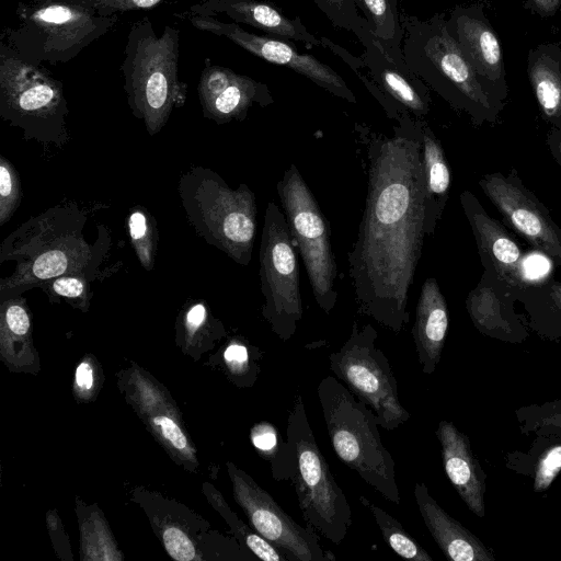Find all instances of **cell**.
Masks as SVG:
<instances>
[{
	"instance_id": "60d3db41",
	"label": "cell",
	"mask_w": 561,
	"mask_h": 561,
	"mask_svg": "<svg viewBox=\"0 0 561 561\" xmlns=\"http://www.w3.org/2000/svg\"><path fill=\"white\" fill-rule=\"evenodd\" d=\"M551 157L561 167V125L552 127L546 139Z\"/></svg>"
},
{
	"instance_id": "4316f807",
	"label": "cell",
	"mask_w": 561,
	"mask_h": 561,
	"mask_svg": "<svg viewBox=\"0 0 561 561\" xmlns=\"http://www.w3.org/2000/svg\"><path fill=\"white\" fill-rule=\"evenodd\" d=\"M375 38L387 55L404 71H410L402 53L403 31L398 0H359Z\"/></svg>"
},
{
	"instance_id": "2e32d148",
	"label": "cell",
	"mask_w": 561,
	"mask_h": 561,
	"mask_svg": "<svg viewBox=\"0 0 561 561\" xmlns=\"http://www.w3.org/2000/svg\"><path fill=\"white\" fill-rule=\"evenodd\" d=\"M364 47L360 59L379 89V102L387 115L396 119L409 112L415 118L424 119L430 111V94L424 82L411 71L402 70L385 51L375 38L365 16L353 32Z\"/></svg>"
},
{
	"instance_id": "603a6c76",
	"label": "cell",
	"mask_w": 561,
	"mask_h": 561,
	"mask_svg": "<svg viewBox=\"0 0 561 561\" xmlns=\"http://www.w3.org/2000/svg\"><path fill=\"white\" fill-rule=\"evenodd\" d=\"M449 314L446 299L436 278L428 277L421 287L412 337L422 371L431 375L440 360Z\"/></svg>"
},
{
	"instance_id": "30bf717a",
	"label": "cell",
	"mask_w": 561,
	"mask_h": 561,
	"mask_svg": "<svg viewBox=\"0 0 561 561\" xmlns=\"http://www.w3.org/2000/svg\"><path fill=\"white\" fill-rule=\"evenodd\" d=\"M276 191L316 302L329 314L337 302V265L331 245L330 224L296 164L291 163L285 171Z\"/></svg>"
},
{
	"instance_id": "e575fe53",
	"label": "cell",
	"mask_w": 561,
	"mask_h": 561,
	"mask_svg": "<svg viewBox=\"0 0 561 561\" xmlns=\"http://www.w3.org/2000/svg\"><path fill=\"white\" fill-rule=\"evenodd\" d=\"M191 0H95V7L102 15H113L121 12L151 10L167 3H179Z\"/></svg>"
},
{
	"instance_id": "9c48e42d",
	"label": "cell",
	"mask_w": 561,
	"mask_h": 561,
	"mask_svg": "<svg viewBox=\"0 0 561 561\" xmlns=\"http://www.w3.org/2000/svg\"><path fill=\"white\" fill-rule=\"evenodd\" d=\"M286 438L295 453L290 481L302 518L319 535L341 545L352 525L351 506L316 442L299 393L287 417Z\"/></svg>"
},
{
	"instance_id": "484cf974",
	"label": "cell",
	"mask_w": 561,
	"mask_h": 561,
	"mask_svg": "<svg viewBox=\"0 0 561 561\" xmlns=\"http://www.w3.org/2000/svg\"><path fill=\"white\" fill-rule=\"evenodd\" d=\"M523 304L536 329L561 335V282L553 278H531L518 290Z\"/></svg>"
},
{
	"instance_id": "f35d334b",
	"label": "cell",
	"mask_w": 561,
	"mask_h": 561,
	"mask_svg": "<svg viewBox=\"0 0 561 561\" xmlns=\"http://www.w3.org/2000/svg\"><path fill=\"white\" fill-rule=\"evenodd\" d=\"M225 360L234 373H243L250 369V351L241 342L230 343L224 353Z\"/></svg>"
},
{
	"instance_id": "1f68e13d",
	"label": "cell",
	"mask_w": 561,
	"mask_h": 561,
	"mask_svg": "<svg viewBox=\"0 0 561 561\" xmlns=\"http://www.w3.org/2000/svg\"><path fill=\"white\" fill-rule=\"evenodd\" d=\"M21 202L19 173L4 157L0 158V225L9 221Z\"/></svg>"
},
{
	"instance_id": "44dd1931",
	"label": "cell",
	"mask_w": 561,
	"mask_h": 561,
	"mask_svg": "<svg viewBox=\"0 0 561 561\" xmlns=\"http://www.w3.org/2000/svg\"><path fill=\"white\" fill-rule=\"evenodd\" d=\"M445 473L467 507L484 517V473L472 454L469 438L453 422L442 420L435 432Z\"/></svg>"
},
{
	"instance_id": "cb8c5ba5",
	"label": "cell",
	"mask_w": 561,
	"mask_h": 561,
	"mask_svg": "<svg viewBox=\"0 0 561 561\" xmlns=\"http://www.w3.org/2000/svg\"><path fill=\"white\" fill-rule=\"evenodd\" d=\"M447 26L477 75L499 81L503 71L502 49L492 30L463 10L455 11Z\"/></svg>"
},
{
	"instance_id": "8992f818",
	"label": "cell",
	"mask_w": 561,
	"mask_h": 561,
	"mask_svg": "<svg viewBox=\"0 0 561 561\" xmlns=\"http://www.w3.org/2000/svg\"><path fill=\"white\" fill-rule=\"evenodd\" d=\"M329 439L336 457L385 500L401 503L394 460L385 447L373 410L335 376L317 388Z\"/></svg>"
},
{
	"instance_id": "d4e9b609",
	"label": "cell",
	"mask_w": 561,
	"mask_h": 561,
	"mask_svg": "<svg viewBox=\"0 0 561 561\" xmlns=\"http://www.w3.org/2000/svg\"><path fill=\"white\" fill-rule=\"evenodd\" d=\"M421 159L425 193V232L426 236H432L449 197L451 173L439 139L424 119Z\"/></svg>"
},
{
	"instance_id": "4dcf8cb0",
	"label": "cell",
	"mask_w": 561,
	"mask_h": 561,
	"mask_svg": "<svg viewBox=\"0 0 561 561\" xmlns=\"http://www.w3.org/2000/svg\"><path fill=\"white\" fill-rule=\"evenodd\" d=\"M128 232L141 265L150 271L153 267L156 252V232L150 220L141 209L128 217Z\"/></svg>"
},
{
	"instance_id": "74e56055",
	"label": "cell",
	"mask_w": 561,
	"mask_h": 561,
	"mask_svg": "<svg viewBox=\"0 0 561 561\" xmlns=\"http://www.w3.org/2000/svg\"><path fill=\"white\" fill-rule=\"evenodd\" d=\"M3 320L7 329L14 335L23 336L30 330L28 313L18 300H10L4 305Z\"/></svg>"
},
{
	"instance_id": "d6a6232c",
	"label": "cell",
	"mask_w": 561,
	"mask_h": 561,
	"mask_svg": "<svg viewBox=\"0 0 561 561\" xmlns=\"http://www.w3.org/2000/svg\"><path fill=\"white\" fill-rule=\"evenodd\" d=\"M335 26L354 32L363 15L359 14V0H311Z\"/></svg>"
},
{
	"instance_id": "e0dca14e",
	"label": "cell",
	"mask_w": 561,
	"mask_h": 561,
	"mask_svg": "<svg viewBox=\"0 0 561 561\" xmlns=\"http://www.w3.org/2000/svg\"><path fill=\"white\" fill-rule=\"evenodd\" d=\"M460 205L476 239L483 268L494 271L511 286L525 287L531 277L527 256L515 237L488 214L470 191L461 192Z\"/></svg>"
},
{
	"instance_id": "f1b7e54d",
	"label": "cell",
	"mask_w": 561,
	"mask_h": 561,
	"mask_svg": "<svg viewBox=\"0 0 561 561\" xmlns=\"http://www.w3.org/2000/svg\"><path fill=\"white\" fill-rule=\"evenodd\" d=\"M359 501L371 513L385 542L394 553L408 560L433 561L428 552L405 531L393 516L365 496H359Z\"/></svg>"
},
{
	"instance_id": "8fae6325",
	"label": "cell",
	"mask_w": 561,
	"mask_h": 561,
	"mask_svg": "<svg viewBox=\"0 0 561 561\" xmlns=\"http://www.w3.org/2000/svg\"><path fill=\"white\" fill-rule=\"evenodd\" d=\"M377 337L371 324L354 321L348 339L329 356L330 370L373 410L379 426L392 431L411 415L401 404L391 364L376 346Z\"/></svg>"
},
{
	"instance_id": "ab89813d",
	"label": "cell",
	"mask_w": 561,
	"mask_h": 561,
	"mask_svg": "<svg viewBox=\"0 0 561 561\" xmlns=\"http://www.w3.org/2000/svg\"><path fill=\"white\" fill-rule=\"evenodd\" d=\"M153 423L160 427L162 435L178 449L187 447L186 437L180 426L169 416L158 415L153 417Z\"/></svg>"
},
{
	"instance_id": "7bdbcfd3",
	"label": "cell",
	"mask_w": 561,
	"mask_h": 561,
	"mask_svg": "<svg viewBox=\"0 0 561 561\" xmlns=\"http://www.w3.org/2000/svg\"><path fill=\"white\" fill-rule=\"evenodd\" d=\"M76 382L82 390H89L93 386V371L87 362L81 363L77 367Z\"/></svg>"
},
{
	"instance_id": "ba28073f",
	"label": "cell",
	"mask_w": 561,
	"mask_h": 561,
	"mask_svg": "<svg viewBox=\"0 0 561 561\" xmlns=\"http://www.w3.org/2000/svg\"><path fill=\"white\" fill-rule=\"evenodd\" d=\"M69 113L62 81L0 41V116L24 138L64 145Z\"/></svg>"
},
{
	"instance_id": "ffe728a7",
	"label": "cell",
	"mask_w": 561,
	"mask_h": 561,
	"mask_svg": "<svg viewBox=\"0 0 561 561\" xmlns=\"http://www.w3.org/2000/svg\"><path fill=\"white\" fill-rule=\"evenodd\" d=\"M518 290L494 271L483 268L477 286L466 298V309L476 328L499 337H518L524 334L522 319L514 311Z\"/></svg>"
},
{
	"instance_id": "6da1fadb",
	"label": "cell",
	"mask_w": 561,
	"mask_h": 561,
	"mask_svg": "<svg viewBox=\"0 0 561 561\" xmlns=\"http://www.w3.org/2000/svg\"><path fill=\"white\" fill-rule=\"evenodd\" d=\"M396 121L391 136L369 142L365 208L347 262L357 311L399 334L410 320L409 293L426 232L423 119L404 112Z\"/></svg>"
},
{
	"instance_id": "8d00e7d4",
	"label": "cell",
	"mask_w": 561,
	"mask_h": 561,
	"mask_svg": "<svg viewBox=\"0 0 561 561\" xmlns=\"http://www.w3.org/2000/svg\"><path fill=\"white\" fill-rule=\"evenodd\" d=\"M163 543L168 553L179 561L195 559V548L190 538L176 527H168L163 531Z\"/></svg>"
},
{
	"instance_id": "ee69618b",
	"label": "cell",
	"mask_w": 561,
	"mask_h": 561,
	"mask_svg": "<svg viewBox=\"0 0 561 561\" xmlns=\"http://www.w3.org/2000/svg\"><path fill=\"white\" fill-rule=\"evenodd\" d=\"M535 8L542 14H552L560 5V0H531Z\"/></svg>"
},
{
	"instance_id": "3957f363",
	"label": "cell",
	"mask_w": 561,
	"mask_h": 561,
	"mask_svg": "<svg viewBox=\"0 0 561 561\" xmlns=\"http://www.w3.org/2000/svg\"><path fill=\"white\" fill-rule=\"evenodd\" d=\"M402 53L409 70L466 112L476 126L494 123L501 100L480 82L477 72L439 15L422 20L401 13Z\"/></svg>"
},
{
	"instance_id": "f6af8a7d",
	"label": "cell",
	"mask_w": 561,
	"mask_h": 561,
	"mask_svg": "<svg viewBox=\"0 0 561 561\" xmlns=\"http://www.w3.org/2000/svg\"><path fill=\"white\" fill-rule=\"evenodd\" d=\"M540 424L542 425H552L561 428V411H554L549 415L545 416Z\"/></svg>"
},
{
	"instance_id": "9a60e30c",
	"label": "cell",
	"mask_w": 561,
	"mask_h": 561,
	"mask_svg": "<svg viewBox=\"0 0 561 561\" xmlns=\"http://www.w3.org/2000/svg\"><path fill=\"white\" fill-rule=\"evenodd\" d=\"M198 31L222 36L250 54L267 62L287 67L313 83L350 103L356 98L343 78L328 65L311 55L297 51L285 41L271 36H262L245 31L234 22H225L215 16L180 14Z\"/></svg>"
},
{
	"instance_id": "5bb4252c",
	"label": "cell",
	"mask_w": 561,
	"mask_h": 561,
	"mask_svg": "<svg viewBox=\"0 0 561 561\" xmlns=\"http://www.w3.org/2000/svg\"><path fill=\"white\" fill-rule=\"evenodd\" d=\"M236 499L243 507L253 529L276 547L289 561H327L335 557L325 551L319 533L301 526L250 477L234 470Z\"/></svg>"
},
{
	"instance_id": "b9f144b4",
	"label": "cell",
	"mask_w": 561,
	"mask_h": 561,
	"mask_svg": "<svg viewBox=\"0 0 561 561\" xmlns=\"http://www.w3.org/2000/svg\"><path fill=\"white\" fill-rule=\"evenodd\" d=\"M207 317L206 308L203 304H196L190 308L186 314V325L191 332L196 331Z\"/></svg>"
},
{
	"instance_id": "52a82bcc",
	"label": "cell",
	"mask_w": 561,
	"mask_h": 561,
	"mask_svg": "<svg viewBox=\"0 0 561 561\" xmlns=\"http://www.w3.org/2000/svg\"><path fill=\"white\" fill-rule=\"evenodd\" d=\"M180 194L196 232L247 266L252 259L257 215L255 195L248 185L231 188L214 171L196 168L181 179Z\"/></svg>"
},
{
	"instance_id": "836d02e7",
	"label": "cell",
	"mask_w": 561,
	"mask_h": 561,
	"mask_svg": "<svg viewBox=\"0 0 561 561\" xmlns=\"http://www.w3.org/2000/svg\"><path fill=\"white\" fill-rule=\"evenodd\" d=\"M561 471V444L548 448L539 458L535 471L534 489L547 490Z\"/></svg>"
},
{
	"instance_id": "7c38bea8",
	"label": "cell",
	"mask_w": 561,
	"mask_h": 561,
	"mask_svg": "<svg viewBox=\"0 0 561 561\" xmlns=\"http://www.w3.org/2000/svg\"><path fill=\"white\" fill-rule=\"evenodd\" d=\"M259 261L262 316L272 332L287 342L296 333L304 308L296 249L286 217L273 201L265 209Z\"/></svg>"
},
{
	"instance_id": "7402d4cb",
	"label": "cell",
	"mask_w": 561,
	"mask_h": 561,
	"mask_svg": "<svg viewBox=\"0 0 561 561\" xmlns=\"http://www.w3.org/2000/svg\"><path fill=\"white\" fill-rule=\"evenodd\" d=\"M413 493L426 528L448 560H494L492 552L436 502L424 482H416Z\"/></svg>"
},
{
	"instance_id": "d590c367",
	"label": "cell",
	"mask_w": 561,
	"mask_h": 561,
	"mask_svg": "<svg viewBox=\"0 0 561 561\" xmlns=\"http://www.w3.org/2000/svg\"><path fill=\"white\" fill-rule=\"evenodd\" d=\"M46 289L51 293L70 298H83L88 293V278L81 275H62L44 282Z\"/></svg>"
},
{
	"instance_id": "5b68a950",
	"label": "cell",
	"mask_w": 561,
	"mask_h": 561,
	"mask_svg": "<svg viewBox=\"0 0 561 561\" xmlns=\"http://www.w3.org/2000/svg\"><path fill=\"white\" fill-rule=\"evenodd\" d=\"M117 21L118 13L100 14L95 0H23L1 39L36 65L67 64Z\"/></svg>"
},
{
	"instance_id": "83f0119b",
	"label": "cell",
	"mask_w": 561,
	"mask_h": 561,
	"mask_svg": "<svg viewBox=\"0 0 561 561\" xmlns=\"http://www.w3.org/2000/svg\"><path fill=\"white\" fill-rule=\"evenodd\" d=\"M251 440L261 457L271 465L276 481H290L295 453L290 443L282 437L278 430L268 422H260L251 430Z\"/></svg>"
},
{
	"instance_id": "ac0fdd59",
	"label": "cell",
	"mask_w": 561,
	"mask_h": 561,
	"mask_svg": "<svg viewBox=\"0 0 561 561\" xmlns=\"http://www.w3.org/2000/svg\"><path fill=\"white\" fill-rule=\"evenodd\" d=\"M197 93L203 115L217 124L242 121L253 105L264 107L274 103L265 83L214 65L209 58L204 60Z\"/></svg>"
},
{
	"instance_id": "277c9868",
	"label": "cell",
	"mask_w": 561,
	"mask_h": 561,
	"mask_svg": "<svg viewBox=\"0 0 561 561\" xmlns=\"http://www.w3.org/2000/svg\"><path fill=\"white\" fill-rule=\"evenodd\" d=\"M180 31L164 25L157 34L148 16L128 31L121 71L131 114L153 136L172 111L184 105L187 84L179 78Z\"/></svg>"
},
{
	"instance_id": "7a4b0ae2",
	"label": "cell",
	"mask_w": 561,
	"mask_h": 561,
	"mask_svg": "<svg viewBox=\"0 0 561 561\" xmlns=\"http://www.w3.org/2000/svg\"><path fill=\"white\" fill-rule=\"evenodd\" d=\"M85 216L75 206L54 207L30 219L1 245V263L15 261L11 276L1 279V294L28 289L62 275H96L105 241L90 245L82 236Z\"/></svg>"
},
{
	"instance_id": "d6986e66",
	"label": "cell",
	"mask_w": 561,
	"mask_h": 561,
	"mask_svg": "<svg viewBox=\"0 0 561 561\" xmlns=\"http://www.w3.org/2000/svg\"><path fill=\"white\" fill-rule=\"evenodd\" d=\"M184 13L205 16H225L238 24H245L282 41L322 46L321 39L310 33L300 18L290 19L277 8L259 0H199Z\"/></svg>"
},
{
	"instance_id": "4fadbf2b",
	"label": "cell",
	"mask_w": 561,
	"mask_h": 561,
	"mask_svg": "<svg viewBox=\"0 0 561 561\" xmlns=\"http://www.w3.org/2000/svg\"><path fill=\"white\" fill-rule=\"evenodd\" d=\"M478 185L507 227L561 267V228L546 205L524 185L515 169L507 175L499 171L486 173Z\"/></svg>"
},
{
	"instance_id": "f546056e",
	"label": "cell",
	"mask_w": 561,
	"mask_h": 561,
	"mask_svg": "<svg viewBox=\"0 0 561 561\" xmlns=\"http://www.w3.org/2000/svg\"><path fill=\"white\" fill-rule=\"evenodd\" d=\"M534 93L542 112L552 127L561 125V75L546 61L538 60L530 69Z\"/></svg>"
}]
</instances>
